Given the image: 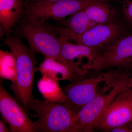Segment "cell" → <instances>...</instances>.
Masks as SVG:
<instances>
[{
  "mask_svg": "<svg viewBox=\"0 0 132 132\" xmlns=\"http://www.w3.org/2000/svg\"><path fill=\"white\" fill-rule=\"evenodd\" d=\"M4 43L11 51L15 61L16 76L11 88L17 101L27 112L31 110L34 101L33 84L36 66L38 64L35 53L28 48L18 36H7Z\"/></svg>",
  "mask_w": 132,
  "mask_h": 132,
  "instance_id": "1",
  "label": "cell"
},
{
  "mask_svg": "<svg viewBox=\"0 0 132 132\" xmlns=\"http://www.w3.org/2000/svg\"><path fill=\"white\" fill-rule=\"evenodd\" d=\"M31 110L36 132H75L77 113L64 103L34 98Z\"/></svg>",
  "mask_w": 132,
  "mask_h": 132,
  "instance_id": "2",
  "label": "cell"
},
{
  "mask_svg": "<svg viewBox=\"0 0 132 132\" xmlns=\"http://www.w3.org/2000/svg\"><path fill=\"white\" fill-rule=\"evenodd\" d=\"M17 23L21 34L26 38L29 47L34 51L46 58L67 61L61 56L60 38L46 22L22 16Z\"/></svg>",
  "mask_w": 132,
  "mask_h": 132,
  "instance_id": "3",
  "label": "cell"
},
{
  "mask_svg": "<svg viewBox=\"0 0 132 132\" xmlns=\"http://www.w3.org/2000/svg\"><path fill=\"white\" fill-rule=\"evenodd\" d=\"M50 28L61 38L73 41L80 44L99 50L113 43L123 36V28L119 22L97 24L85 32L75 34L64 27L48 24Z\"/></svg>",
  "mask_w": 132,
  "mask_h": 132,
  "instance_id": "4",
  "label": "cell"
},
{
  "mask_svg": "<svg viewBox=\"0 0 132 132\" xmlns=\"http://www.w3.org/2000/svg\"><path fill=\"white\" fill-rule=\"evenodd\" d=\"M112 0H62L53 2H32L24 6L23 17L43 22L50 20L63 21L68 16L94 3Z\"/></svg>",
  "mask_w": 132,
  "mask_h": 132,
  "instance_id": "5",
  "label": "cell"
},
{
  "mask_svg": "<svg viewBox=\"0 0 132 132\" xmlns=\"http://www.w3.org/2000/svg\"><path fill=\"white\" fill-rule=\"evenodd\" d=\"M130 87V81L121 79L116 81L108 94L101 93L82 107L77 113L75 132L92 131L109 105L118 95Z\"/></svg>",
  "mask_w": 132,
  "mask_h": 132,
  "instance_id": "6",
  "label": "cell"
},
{
  "mask_svg": "<svg viewBox=\"0 0 132 132\" xmlns=\"http://www.w3.org/2000/svg\"><path fill=\"white\" fill-rule=\"evenodd\" d=\"M132 62V34L121 37L97 51L95 59L86 66L88 70L99 71L112 67H123Z\"/></svg>",
  "mask_w": 132,
  "mask_h": 132,
  "instance_id": "7",
  "label": "cell"
},
{
  "mask_svg": "<svg viewBox=\"0 0 132 132\" xmlns=\"http://www.w3.org/2000/svg\"><path fill=\"white\" fill-rule=\"evenodd\" d=\"M132 121V90L130 87L119 94L109 105L96 127L111 130Z\"/></svg>",
  "mask_w": 132,
  "mask_h": 132,
  "instance_id": "8",
  "label": "cell"
},
{
  "mask_svg": "<svg viewBox=\"0 0 132 132\" xmlns=\"http://www.w3.org/2000/svg\"><path fill=\"white\" fill-rule=\"evenodd\" d=\"M17 101L1 82L0 112L11 132H36L34 122L29 118L25 109Z\"/></svg>",
  "mask_w": 132,
  "mask_h": 132,
  "instance_id": "9",
  "label": "cell"
},
{
  "mask_svg": "<svg viewBox=\"0 0 132 132\" xmlns=\"http://www.w3.org/2000/svg\"><path fill=\"white\" fill-rule=\"evenodd\" d=\"M106 78V75L101 74L71 82L62 90L65 96L63 103L77 113L82 107L101 93L98 92L99 85Z\"/></svg>",
  "mask_w": 132,
  "mask_h": 132,
  "instance_id": "10",
  "label": "cell"
},
{
  "mask_svg": "<svg viewBox=\"0 0 132 132\" xmlns=\"http://www.w3.org/2000/svg\"><path fill=\"white\" fill-rule=\"evenodd\" d=\"M82 66L78 62L60 61L46 57L36 71L57 81L67 80L74 82L85 79L88 71Z\"/></svg>",
  "mask_w": 132,
  "mask_h": 132,
  "instance_id": "11",
  "label": "cell"
},
{
  "mask_svg": "<svg viewBox=\"0 0 132 132\" xmlns=\"http://www.w3.org/2000/svg\"><path fill=\"white\" fill-rule=\"evenodd\" d=\"M24 9L22 0H0V24L7 36L23 16Z\"/></svg>",
  "mask_w": 132,
  "mask_h": 132,
  "instance_id": "12",
  "label": "cell"
},
{
  "mask_svg": "<svg viewBox=\"0 0 132 132\" xmlns=\"http://www.w3.org/2000/svg\"><path fill=\"white\" fill-rule=\"evenodd\" d=\"M59 37L61 43V56L64 60L75 62L74 60L78 59V62L82 65H84L82 64L81 60L83 58L87 60L88 62L86 65H90L94 61L98 50L85 45L71 43L65 39Z\"/></svg>",
  "mask_w": 132,
  "mask_h": 132,
  "instance_id": "13",
  "label": "cell"
},
{
  "mask_svg": "<svg viewBox=\"0 0 132 132\" xmlns=\"http://www.w3.org/2000/svg\"><path fill=\"white\" fill-rule=\"evenodd\" d=\"M108 2L94 3L86 7L84 10L90 20L97 24H112L119 22L116 20L114 10Z\"/></svg>",
  "mask_w": 132,
  "mask_h": 132,
  "instance_id": "14",
  "label": "cell"
},
{
  "mask_svg": "<svg viewBox=\"0 0 132 132\" xmlns=\"http://www.w3.org/2000/svg\"><path fill=\"white\" fill-rule=\"evenodd\" d=\"M61 22L64 28L75 34H82L98 24L90 20L84 9L72 15Z\"/></svg>",
  "mask_w": 132,
  "mask_h": 132,
  "instance_id": "15",
  "label": "cell"
},
{
  "mask_svg": "<svg viewBox=\"0 0 132 132\" xmlns=\"http://www.w3.org/2000/svg\"><path fill=\"white\" fill-rule=\"evenodd\" d=\"M57 82L52 78L43 76L38 83V89L46 100L63 103L65 96Z\"/></svg>",
  "mask_w": 132,
  "mask_h": 132,
  "instance_id": "16",
  "label": "cell"
},
{
  "mask_svg": "<svg viewBox=\"0 0 132 132\" xmlns=\"http://www.w3.org/2000/svg\"><path fill=\"white\" fill-rule=\"evenodd\" d=\"M16 76L15 61L12 53H5L1 51V76L2 79L15 80Z\"/></svg>",
  "mask_w": 132,
  "mask_h": 132,
  "instance_id": "17",
  "label": "cell"
},
{
  "mask_svg": "<svg viewBox=\"0 0 132 132\" xmlns=\"http://www.w3.org/2000/svg\"><path fill=\"white\" fill-rule=\"evenodd\" d=\"M122 12L127 21L132 26V0H123Z\"/></svg>",
  "mask_w": 132,
  "mask_h": 132,
  "instance_id": "18",
  "label": "cell"
},
{
  "mask_svg": "<svg viewBox=\"0 0 132 132\" xmlns=\"http://www.w3.org/2000/svg\"><path fill=\"white\" fill-rule=\"evenodd\" d=\"M111 131L113 132H132V130L124 126L115 128L111 130Z\"/></svg>",
  "mask_w": 132,
  "mask_h": 132,
  "instance_id": "19",
  "label": "cell"
},
{
  "mask_svg": "<svg viewBox=\"0 0 132 132\" xmlns=\"http://www.w3.org/2000/svg\"><path fill=\"white\" fill-rule=\"evenodd\" d=\"M6 122L2 120H0V132H11L10 129H9L5 124Z\"/></svg>",
  "mask_w": 132,
  "mask_h": 132,
  "instance_id": "20",
  "label": "cell"
},
{
  "mask_svg": "<svg viewBox=\"0 0 132 132\" xmlns=\"http://www.w3.org/2000/svg\"><path fill=\"white\" fill-rule=\"evenodd\" d=\"M62 0H34L33 2H53L59 1Z\"/></svg>",
  "mask_w": 132,
  "mask_h": 132,
  "instance_id": "21",
  "label": "cell"
},
{
  "mask_svg": "<svg viewBox=\"0 0 132 132\" xmlns=\"http://www.w3.org/2000/svg\"><path fill=\"white\" fill-rule=\"evenodd\" d=\"M130 87H131L132 88V78L130 81Z\"/></svg>",
  "mask_w": 132,
  "mask_h": 132,
  "instance_id": "22",
  "label": "cell"
}]
</instances>
